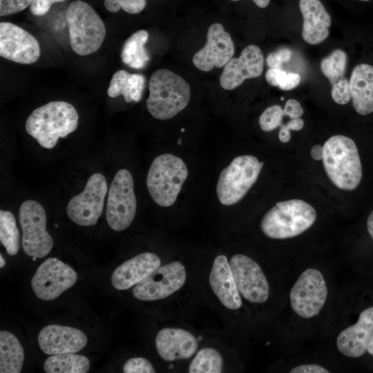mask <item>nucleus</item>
<instances>
[{"mask_svg": "<svg viewBox=\"0 0 373 373\" xmlns=\"http://www.w3.org/2000/svg\"><path fill=\"white\" fill-rule=\"evenodd\" d=\"M70 44L77 55L86 56L96 52L102 46L106 28L96 11L86 2H72L66 11Z\"/></svg>", "mask_w": 373, "mask_h": 373, "instance_id": "39448f33", "label": "nucleus"}, {"mask_svg": "<svg viewBox=\"0 0 373 373\" xmlns=\"http://www.w3.org/2000/svg\"><path fill=\"white\" fill-rule=\"evenodd\" d=\"M24 252L34 258L47 256L53 247V240L46 230V215L40 203L32 200L23 202L19 210Z\"/></svg>", "mask_w": 373, "mask_h": 373, "instance_id": "1a4fd4ad", "label": "nucleus"}, {"mask_svg": "<svg viewBox=\"0 0 373 373\" xmlns=\"http://www.w3.org/2000/svg\"><path fill=\"white\" fill-rule=\"evenodd\" d=\"M181 142H182V140L180 138V139L178 140V144H181Z\"/></svg>", "mask_w": 373, "mask_h": 373, "instance_id": "09e8293b", "label": "nucleus"}, {"mask_svg": "<svg viewBox=\"0 0 373 373\" xmlns=\"http://www.w3.org/2000/svg\"><path fill=\"white\" fill-rule=\"evenodd\" d=\"M161 264L160 258L154 253L144 252L124 262L113 272L111 283L118 290H125L137 285Z\"/></svg>", "mask_w": 373, "mask_h": 373, "instance_id": "aec40b11", "label": "nucleus"}, {"mask_svg": "<svg viewBox=\"0 0 373 373\" xmlns=\"http://www.w3.org/2000/svg\"><path fill=\"white\" fill-rule=\"evenodd\" d=\"M24 361L23 348L12 333L0 332V372L19 373Z\"/></svg>", "mask_w": 373, "mask_h": 373, "instance_id": "a878e982", "label": "nucleus"}, {"mask_svg": "<svg viewBox=\"0 0 373 373\" xmlns=\"http://www.w3.org/2000/svg\"><path fill=\"white\" fill-rule=\"evenodd\" d=\"M331 95L336 104H347L351 99L349 81L344 77L332 84Z\"/></svg>", "mask_w": 373, "mask_h": 373, "instance_id": "c9c22d12", "label": "nucleus"}, {"mask_svg": "<svg viewBox=\"0 0 373 373\" xmlns=\"http://www.w3.org/2000/svg\"><path fill=\"white\" fill-rule=\"evenodd\" d=\"M347 62V54L341 49L333 50L321 60V72L332 85L345 77Z\"/></svg>", "mask_w": 373, "mask_h": 373, "instance_id": "7c9ffc66", "label": "nucleus"}, {"mask_svg": "<svg viewBox=\"0 0 373 373\" xmlns=\"http://www.w3.org/2000/svg\"><path fill=\"white\" fill-rule=\"evenodd\" d=\"M211 288L220 303L229 309H238L242 305L240 293L229 265L224 255L214 259L209 275Z\"/></svg>", "mask_w": 373, "mask_h": 373, "instance_id": "5701e85b", "label": "nucleus"}, {"mask_svg": "<svg viewBox=\"0 0 373 373\" xmlns=\"http://www.w3.org/2000/svg\"><path fill=\"white\" fill-rule=\"evenodd\" d=\"M323 163L328 178L338 189L352 191L359 185L362 165L357 146L350 137H330L323 145Z\"/></svg>", "mask_w": 373, "mask_h": 373, "instance_id": "f03ea898", "label": "nucleus"}, {"mask_svg": "<svg viewBox=\"0 0 373 373\" xmlns=\"http://www.w3.org/2000/svg\"><path fill=\"white\" fill-rule=\"evenodd\" d=\"M87 341V336L80 329L59 325L44 327L38 336L40 349L49 355L77 353L86 346Z\"/></svg>", "mask_w": 373, "mask_h": 373, "instance_id": "a211bd4d", "label": "nucleus"}, {"mask_svg": "<svg viewBox=\"0 0 373 373\" xmlns=\"http://www.w3.org/2000/svg\"><path fill=\"white\" fill-rule=\"evenodd\" d=\"M146 108L157 119H171L187 106L191 96L189 84L168 69L155 71L149 79Z\"/></svg>", "mask_w": 373, "mask_h": 373, "instance_id": "7ed1b4c3", "label": "nucleus"}, {"mask_svg": "<svg viewBox=\"0 0 373 373\" xmlns=\"http://www.w3.org/2000/svg\"><path fill=\"white\" fill-rule=\"evenodd\" d=\"M0 261H1L0 267L3 268L6 265V261L1 254L0 255Z\"/></svg>", "mask_w": 373, "mask_h": 373, "instance_id": "de8ad7c7", "label": "nucleus"}, {"mask_svg": "<svg viewBox=\"0 0 373 373\" xmlns=\"http://www.w3.org/2000/svg\"><path fill=\"white\" fill-rule=\"evenodd\" d=\"M136 208L133 176L127 169H119L108 193L106 218L108 226L116 231L125 230L131 224Z\"/></svg>", "mask_w": 373, "mask_h": 373, "instance_id": "6e6552de", "label": "nucleus"}, {"mask_svg": "<svg viewBox=\"0 0 373 373\" xmlns=\"http://www.w3.org/2000/svg\"><path fill=\"white\" fill-rule=\"evenodd\" d=\"M77 280V274L71 267L58 258H49L36 270L31 287L39 298L51 300L71 287Z\"/></svg>", "mask_w": 373, "mask_h": 373, "instance_id": "ddd939ff", "label": "nucleus"}, {"mask_svg": "<svg viewBox=\"0 0 373 373\" xmlns=\"http://www.w3.org/2000/svg\"><path fill=\"white\" fill-rule=\"evenodd\" d=\"M285 115L280 105L274 104L267 108L259 117L260 128L265 132L271 131L280 126L283 117Z\"/></svg>", "mask_w": 373, "mask_h": 373, "instance_id": "473e14b6", "label": "nucleus"}, {"mask_svg": "<svg viewBox=\"0 0 373 373\" xmlns=\"http://www.w3.org/2000/svg\"><path fill=\"white\" fill-rule=\"evenodd\" d=\"M329 372L316 364L301 365L294 367L290 370V373H329Z\"/></svg>", "mask_w": 373, "mask_h": 373, "instance_id": "79ce46f5", "label": "nucleus"}, {"mask_svg": "<svg viewBox=\"0 0 373 373\" xmlns=\"http://www.w3.org/2000/svg\"><path fill=\"white\" fill-rule=\"evenodd\" d=\"M235 52L234 44L229 32L220 23L211 24L207 30V42L193 57L195 66L207 72L214 67L224 66Z\"/></svg>", "mask_w": 373, "mask_h": 373, "instance_id": "dca6fc26", "label": "nucleus"}, {"mask_svg": "<svg viewBox=\"0 0 373 373\" xmlns=\"http://www.w3.org/2000/svg\"><path fill=\"white\" fill-rule=\"evenodd\" d=\"M264 68V57L256 45L245 48L239 57L231 58L224 66L220 78V86L233 90L245 79L260 77Z\"/></svg>", "mask_w": 373, "mask_h": 373, "instance_id": "f3484780", "label": "nucleus"}, {"mask_svg": "<svg viewBox=\"0 0 373 373\" xmlns=\"http://www.w3.org/2000/svg\"><path fill=\"white\" fill-rule=\"evenodd\" d=\"M229 265L238 291L251 303H265L269 294L268 281L259 265L249 256L237 254Z\"/></svg>", "mask_w": 373, "mask_h": 373, "instance_id": "4468645a", "label": "nucleus"}, {"mask_svg": "<svg viewBox=\"0 0 373 373\" xmlns=\"http://www.w3.org/2000/svg\"><path fill=\"white\" fill-rule=\"evenodd\" d=\"M0 241L9 255L19 252V233L15 218L9 211H0Z\"/></svg>", "mask_w": 373, "mask_h": 373, "instance_id": "c756f323", "label": "nucleus"}, {"mask_svg": "<svg viewBox=\"0 0 373 373\" xmlns=\"http://www.w3.org/2000/svg\"><path fill=\"white\" fill-rule=\"evenodd\" d=\"M89 369V359L75 353L52 355L44 364V370L47 373H86Z\"/></svg>", "mask_w": 373, "mask_h": 373, "instance_id": "cd10ccee", "label": "nucleus"}, {"mask_svg": "<svg viewBox=\"0 0 373 373\" xmlns=\"http://www.w3.org/2000/svg\"><path fill=\"white\" fill-rule=\"evenodd\" d=\"M231 1H236L239 0H231ZM252 1L256 3L257 6L261 8L267 7L270 1V0H252Z\"/></svg>", "mask_w": 373, "mask_h": 373, "instance_id": "a18cd8bd", "label": "nucleus"}, {"mask_svg": "<svg viewBox=\"0 0 373 373\" xmlns=\"http://www.w3.org/2000/svg\"><path fill=\"white\" fill-rule=\"evenodd\" d=\"M223 359L220 352L212 347L200 350L189 365V373H220Z\"/></svg>", "mask_w": 373, "mask_h": 373, "instance_id": "c85d7f7f", "label": "nucleus"}, {"mask_svg": "<svg viewBox=\"0 0 373 373\" xmlns=\"http://www.w3.org/2000/svg\"><path fill=\"white\" fill-rule=\"evenodd\" d=\"M367 351L370 355L373 356V333L368 342Z\"/></svg>", "mask_w": 373, "mask_h": 373, "instance_id": "49530a36", "label": "nucleus"}, {"mask_svg": "<svg viewBox=\"0 0 373 373\" xmlns=\"http://www.w3.org/2000/svg\"><path fill=\"white\" fill-rule=\"evenodd\" d=\"M32 0H0V15L15 14L30 6Z\"/></svg>", "mask_w": 373, "mask_h": 373, "instance_id": "4c0bfd02", "label": "nucleus"}, {"mask_svg": "<svg viewBox=\"0 0 373 373\" xmlns=\"http://www.w3.org/2000/svg\"><path fill=\"white\" fill-rule=\"evenodd\" d=\"M79 123V115L70 103L54 101L35 109L26 119V132L39 144L52 149L59 138L74 132Z\"/></svg>", "mask_w": 373, "mask_h": 373, "instance_id": "f257e3e1", "label": "nucleus"}, {"mask_svg": "<svg viewBox=\"0 0 373 373\" xmlns=\"http://www.w3.org/2000/svg\"><path fill=\"white\" fill-rule=\"evenodd\" d=\"M352 106L360 115L373 112V66L361 64L354 67L349 80Z\"/></svg>", "mask_w": 373, "mask_h": 373, "instance_id": "b1692460", "label": "nucleus"}, {"mask_svg": "<svg viewBox=\"0 0 373 373\" xmlns=\"http://www.w3.org/2000/svg\"><path fill=\"white\" fill-rule=\"evenodd\" d=\"M149 39L145 30H140L131 35L124 43L121 59L124 64L135 69L144 68L150 57L144 47Z\"/></svg>", "mask_w": 373, "mask_h": 373, "instance_id": "bb28decb", "label": "nucleus"}, {"mask_svg": "<svg viewBox=\"0 0 373 373\" xmlns=\"http://www.w3.org/2000/svg\"><path fill=\"white\" fill-rule=\"evenodd\" d=\"M263 164L251 155L235 157L219 175L216 193L220 202L229 206L242 200L257 180Z\"/></svg>", "mask_w": 373, "mask_h": 373, "instance_id": "0eeeda50", "label": "nucleus"}, {"mask_svg": "<svg viewBox=\"0 0 373 373\" xmlns=\"http://www.w3.org/2000/svg\"><path fill=\"white\" fill-rule=\"evenodd\" d=\"M311 156L315 160H323V146L316 144L312 146L311 149Z\"/></svg>", "mask_w": 373, "mask_h": 373, "instance_id": "37998d69", "label": "nucleus"}, {"mask_svg": "<svg viewBox=\"0 0 373 373\" xmlns=\"http://www.w3.org/2000/svg\"><path fill=\"white\" fill-rule=\"evenodd\" d=\"M304 126V121L300 118L291 119L285 124L280 126L278 138L283 143L288 142L291 139L290 131H300Z\"/></svg>", "mask_w": 373, "mask_h": 373, "instance_id": "58836bf2", "label": "nucleus"}, {"mask_svg": "<svg viewBox=\"0 0 373 373\" xmlns=\"http://www.w3.org/2000/svg\"><path fill=\"white\" fill-rule=\"evenodd\" d=\"M64 1L66 0H32L30 6V11L36 16L44 15L52 4Z\"/></svg>", "mask_w": 373, "mask_h": 373, "instance_id": "ea45409f", "label": "nucleus"}, {"mask_svg": "<svg viewBox=\"0 0 373 373\" xmlns=\"http://www.w3.org/2000/svg\"><path fill=\"white\" fill-rule=\"evenodd\" d=\"M316 212L309 203L298 199L278 202L262 217L260 228L272 239H287L307 230L315 222Z\"/></svg>", "mask_w": 373, "mask_h": 373, "instance_id": "20e7f679", "label": "nucleus"}, {"mask_svg": "<svg viewBox=\"0 0 373 373\" xmlns=\"http://www.w3.org/2000/svg\"><path fill=\"white\" fill-rule=\"evenodd\" d=\"M359 1H370V0H359Z\"/></svg>", "mask_w": 373, "mask_h": 373, "instance_id": "8fccbe9b", "label": "nucleus"}, {"mask_svg": "<svg viewBox=\"0 0 373 373\" xmlns=\"http://www.w3.org/2000/svg\"><path fill=\"white\" fill-rule=\"evenodd\" d=\"M299 8L303 19L302 37L309 44L325 41L329 35L332 19L320 0H300Z\"/></svg>", "mask_w": 373, "mask_h": 373, "instance_id": "4be33fe9", "label": "nucleus"}, {"mask_svg": "<svg viewBox=\"0 0 373 373\" xmlns=\"http://www.w3.org/2000/svg\"><path fill=\"white\" fill-rule=\"evenodd\" d=\"M146 4V0H105L104 6L111 12H117L121 8L130 14L142 12Z\"/></svg>", "mask_w": 373, "mask_h": 373, "instance_id": "72a5a7b5", "label": "nucleus"}, {"mask_svg": "<svg viewBox=\"0 0 373 373\" xmlns=\"http://www.w3.org/2000/svg\"><path fill=\"white\" fill-rule=\"evenodd\" d=\"M286 116L291 119L300 117L303 114V109L300 104L294 99H288L283 108Z\"/></svg>", "mask_w": 373, "mask_h": 373, "instance_id": "a19ab883", "label": "nucleus"}, {"mask_svg": "<svg viewBox=\"0 0 373 373\" xmlns=\"http://www.w3.org/2000/svg\"><path fill=\"white\" fill-rule=\"evenodd\" d=\"M327 292L322 273L316 269H307L291 289V307L300 317L310 318L321 312L326 301Z\"/></svg>", "mask_w": 373, "mask_h": 373, "instance_id": "9d476101", "label": "nucleus"}, {"mask_svg": "<svg viewBox=\"0 0 373 373\" xmlns=\"http://www.w3.org/2000/svg\"><path fill=\"white\" fill-rule=\"evenodd\" d=\"M186 279L184 265L180 261H172L159 267L135 285L133 294L136 299L144 301L163 299L179 290Z\"/></svg>", "mask_w": 373, "mask_h": 373, "instance_id": "f8f14e48", "label": "nucleus"}, {"mask_svg": "<svg viewBox=\"0 0 373 373\" xmlns=\"http://www.w3.org/2000/svg\"><path fill=\"white\" fill-rule=\"evenodd\" d=\"M188 176L186 164L179 157L164 153L152 162L146 176L147 189L160 206L173 204Z\"/></svg>", "mask_w": 373, "mask_h": 373, "instance_id": "423d86ee", "label": "nucleus"}, {"mask_svg": "<svg viewBox=\"0 0 373 373\" xmlns=\"http://www.w3.org/2000/svg\"><path fill=\"white\" fill-rule=\"evenodd\" d=\"M265 78L269 84L278 86L283 90L295 88L300 82V76L298 73L278 68H269L266 72Z\"/></svg>", "mask_w": 373, "mask_h": 373, "instance_id": "2f4dec72", "label": "nucleus"}, {"mask_svg": "<svg viewBox=\"0 0 373 373\" xmlns=\"http://www.w3.org/2000/svg\"><path fill=\"white\" fill-rule=\"evenodd\" d=\"M367 231L373 240V211L370 213L367 220Z\"/></svg>", "mask_w": 373, "mask_h": 373, "instance_id": "c03bdc74", "label": "nucleus"}, {"mask_svg": "<svg viewBox=\"0 0 373 373\" xmlns=\"http://www.w3.org/2000/svg\"><path fill=\"white\" fill-rule=\"evenodd\" d=\"M373 333V307L364 309L358 321L342 332L336 338L338 351L347 357L358 358L367 351Z\"/></svg>", "mask_w": 373, "mask_h": 373, "instance_id": "6ab92c4d", "label": "nucleus"}, {"mask_svg": "<svg viewBox=\"0 0 373 373\" xmlns=\"http://www.w3.org/2000/svg\"><path fill=\"white\" fill-rule=\"evenodd\" d=\"M124 373H154L155 372L151 363L142 357L131 358L123 365Z\"/></svg>", "mask_w": 373, "mask_h": 373, "instance_id": "f704fd0d", "label": "nucleus"}, {"mask_svg": "<svg viewBox=\"0 0 373 373\" xmlns=\"http://www.w3.org/2000/svg\"><path fill=\"white\" fill-rule=\"evenodd\" d=\"M107 191L105 177L99 173L93 174L84 189L70 200L66 208L68 217L81 226L96 224L102 215Z\"/></svg>", "mask_w": 373, "mask_h": 373, "instance_id": "9b49d317", "label": "nucleus"}, {"mask_svg": "<svg viewBox=\"0 0 373 373\" xmlns=\"http://www.w3.org/2000/svg\"><path fill=\"white\" fill-rule=\"evenodd\" d=\"M181 131H182V132H184V128H182V130H181Z\"/></svg>", "mask_w": 373, "mask_h": 373, "instance_id": "3c124183", "label": "nucleus"}, {"mask_svg": "<svg viewBox=\"0 0 373 373\" xmlns=\"http://www.w3.org/2000/svg\"><path fill=\"white\" fill-rule=\"evenodd\" d=\"M144 86L145 77L142 75L119 70L113 74L107 94L112 98L122 95L126 102H138L142 99Z\"/></svg>", "mask_w": 373, "mask_h": 373, "instance_id": "393cba45", "label": "nucleus"}, {"mask_svg": "<svg viewBox=\"0 0 373 373\" xmlns=\"http://www.w3.org/2000/svg\"><path fill=\"white\" fill-rule=\"evenodd\" d=\"M291 55L289 48H279L267 55V64L269 68L283 69V65L291 59Z\"/></svg>", "mask_w": 373, "mask_h": 373, "instance_id": "e433bc0d", "label": "nucleus"}, {"mask_svg": "<svg viewBox=\"0 0 373 373\" xmlns=\"http://www.w3.org/2000/svg\"><path fill=\"white\" fill-rule=\"evenodd\" d=\"M41 49L38 41L28 31L10 23H0V55L21 64L37 61Z\"/></svg>", "mask_w": 373, "mask_h": 373, "instance_id": "2eb2a0df", "label": "nucleus"}, {"mask_svg": "<svg viewBox=\"0 0 373 373\" xmlns=\"http://www.w3.org/2000/svg\"><path fill=\"white\" fill-rule=\"evenodd\" d=\"M159 356L166 361L191 357L198 347L196 338L189 331L166 327L160 330L155 338Z\"/></svg>", "mask_w": 373, "mask_h": 373, "instance_id": "412c9836", "label": "nucleus"}]
</instances>
